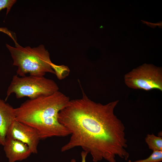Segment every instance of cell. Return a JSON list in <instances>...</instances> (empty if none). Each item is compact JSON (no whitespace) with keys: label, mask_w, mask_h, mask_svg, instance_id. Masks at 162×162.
I'll use <instances>...</instances> for the list:
<instances>
[{"label":"cell","mask_w":162,"mask_h":162,"mask_svg":"<svg viewBox=\"0 0 162 162\" xmlns=\"http://www.w3.org/2000/svg\"><path fill=\"white\" fill-rule=\"evenodd\" d=\"M70 100L59 91L50 95L27 100L15 108L16 120L35 129L40 139L70 135L61 124L58 114Z\"/></svg>","instance_id":"cell-2"},{"label":"cell","mask_w":162,"mask_h":162,"mask_svg":"<svg viewBox=\"0 0 162 162\" xmlns=\"http://www.w3.org/2000/svg\"><path fill=\"white\" fill-rule=\"evenodd\" d=\"M6 137L25 143L28 146L32 153H38V147L40 139L38 132L33 128L15 120L9 128Z\"/></svg>","instance_id":"cell-6"},{"label":"cell","mask_w":162,"mask_h":162,"mask_svg":"<svg viewBox=\"0 0 162 162\" xmlns=\"http://www.w3.org/2000/svg\"><path fill=\"white\" fill-rule=\"evenodd\" d=\"M16 2V0H0V11L2 9L6 8L7 15Z\"/></svg>","instance_id":"cell-12"},{"label":"cell","mask_w":162,"mask_h":162,"mask_svg":"<svg viewBox=\"0 0 162 162\" xmlns=\"http://www.w3.org/2000/svg\"><path fill=\"white\" fill-rule=\"evenodd\" d=\"M0 32H3L8 35L14 41L15 45L18 44L16 41V34L14 32L8 30L5 27H0Z\"/></svg>","instance_id":"cell-13"},{"label":"cell","mask_w":162,"mask_h":162,"mask_svg":"<svg viewBox=\"0 0 162 162\" xmlns=\"http://www.w3.org/2000/svg\"><path fill=\"white\" fill-rule=\"evenodd\" d=\"M4 150L9 162L22 161L32 153L28 146L19 140L6 137Z\"/></svg>","instance_id":"cell-7"},{"label":"cell","mask_w":162,"mask_h":162,"mask_svg":"<svg viewBox=\"0 0 162 162\" xmlns=\"http://www.w3.org/2000/svg\"><path fill=\"white\" fill-rule=\"evenodd\" d=\"M50 65L55 72L57 78L60 80L64 79L69 74L70 70L68 67L65 65H57L52 62Z\"/></svg>","instance_id":"cell-10"},{"label":"cell","mask_w":162,"mask_h":162,"mask_svg":"<svg viewBox=\"0 0 162 162\" xmlns=\"http://www.w3.org/2000/svg\"><path fill=\"white\" fill-rule=\"evenodd\" d=\"M88 153L84 151H82L81 153V156L82 158L81 162H86V158ZM70 162H76V160L75 159H72Z\"/></svg>","instance_id":"cell-14"},{"label":"cell","mask_w":162,"mask_h":162,"mask_svg":"<svg viewBox=\"0 0 162 162\" xmlns=\"http://www.w3.org/2000/svg\"><path fill=\"white\" fill-rule=\"evenodd\" d=\"M57 83L44 76H14L8 88L5 101L12 93L17 98L25 97L30 99L50 95L58 91Z\"/></svg>","instance_id":"cell-4"},{"label":"cell","mask_w":162,"mask_h":162,"mask_svg":"<svg viewBox=\"0 0 162 162\" xmlns=\"http://www.w3.org/2000/svg\"><path fill=\"white\" fill-rule=\"evenodd\" d=\"M162 160V151H154L146 159L134 161L129 160L128 162H160Z\"/></svg>","instance_id":"cell-11"},{"label":"cell","mask_w":162,"mask_h":162,"mask_svg":"<svg viewBox=\"0 0 162 162\" xmlns=\"http://www.w3.org/2000/svg\"><path fill=\"white\" fill-rule=\"evenodd\" d=\"M6 46L13 60V65L17 67L18 76L22 77L29 74L42 76L47 73L55 74L50 65V53L44 45L31 48L23 47L18 44L15 47L6 44Z\"/></svg>","instance_id":"cell-3"},{"label":"cell","mask_w":162,"mask_h":162,"mask_svg":"<svg viewBox=\"0 0 162 162\" xmlns=\"http://www.w3.org/2000/svg\"><path fill=\"white\" fill-rule=\"evenodd\" d=\"M124 81L131 88L162 91L161 69L151 65L144 64L133 70L125 75Z\"/></svg>","instance_id":"cell-5"},{"label":"cell","mask_w":162,"mask_h":162,"mask_svg":"<svg viewBox=\"0 0 162 162\" xmlns=\"http://www.w3.org/2000/svg\"><path fill=\"white\" fill-rule=\"evenodd\" d=\"M145 141L149 149L153 151H162V137L156 136L153 134H148L145 138Z\"/></svg>","instance_id":"cell-9"},{"label":"cell","mask_w":162,"mask_h":162,"mask_svg":"<svg viewBox=\"0 0 162 162\" xmlns=\"http://www.w3.org/2000/svg\"><path fill=\"white\" fill-rule=\"evenodd\" d=\"M15 120V108L0 98V145H4L8 131Z\"/></svg>","instance_id":"cell-8"},{"label":"cell","mask_w":162,"mask_h":162,"mask_svg":"<svg viewBox=\"0 0 162 162\" xmlns=\"http://www.w3.org/2000/svg\"><path fill=\"white\" fill-rule=\"evenodd\" d=\"M82 91L81 98L70 100L58 113L59 122L71 135L61 151L80 147L91 154L94 162L103 159L117 162L116 156L127 160L129 154L125 149V127L114 113L119 100L103 104L92 100Z\"/></svg>","instance_id":"cell-1"}]
</instances>
